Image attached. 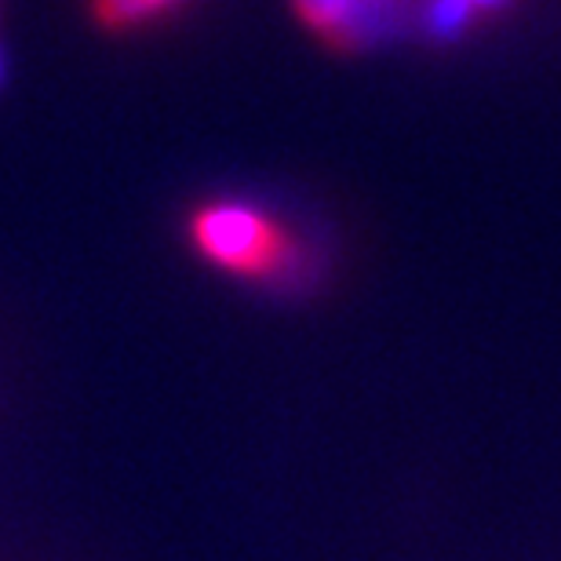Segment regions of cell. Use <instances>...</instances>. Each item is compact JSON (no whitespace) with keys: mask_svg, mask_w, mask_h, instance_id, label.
<instances>
[{"mask_svg":"<svg viewBox=\"0 0 561 561\" xmlns=\"http://www.w3.org/2000/svg\"><path fill=\"white\" fill-rule=\"evenodd\" d=\"M190 241L219 271L241 277H285L299 271V241L277 219L238 201H216L194 211Z\"/></svg>","mask_w":561,"mask_h":561,"instance_id":"6da1fadb","label":"cell"},{"mask_svg":"<svg viewBox=\"0 0 561 561\" xmlns=\"http://www.w3.org/2000/svg\"><path fill=\"white\" fill-rule=\"evenodd\" d=\"M296 11L324 41L357 44L373 33L376 19L387 11V0H296Z\"/></svg>","mask_w":561,"mask_h":561,"instance_id":"7a4b0ae2","label":"cell"},{"mask_svg":"<svg viewBox=\"0 0 561 561\" xmlns=\"http://www.w3.org/2000/svg\"><path fill=\"white\" fill-rule=\"evenodd\" d=\"M172 4L175 0H95V19L110 30H125V26L142 22L146 15H153V11H164Z\"/></svg>","mask_w":561,"mask_h":561,"instance_id":"3957f363","label":"cell"},{"mask_svg":"<svg viewBox=\"0 0 561 561\" xmlns=\"http://www.w3.org/2000/svg\"><path fill=\"white\" fill-rule=\"evenodd\" d=\"M459 4H463V11L470 15V11H474V8H500L503 0H459Z\"/></svg>","mask_w":561,"mask_h":561,"instance_id":"277c9868","label":"cell"},{"mask_svg":"<svg viewBox=\"0 0 561 561\" xmlns=\"http://www.w3.org/2000/svg\"><path fill=\"white\" fill-rule=\"evenodd\" d=\"M0 77H4V62H0Z\"/></svg>","mask_w":561,"mask_h":561,"instance_id":"5b68a950","label":"cell"}]
</instances>
